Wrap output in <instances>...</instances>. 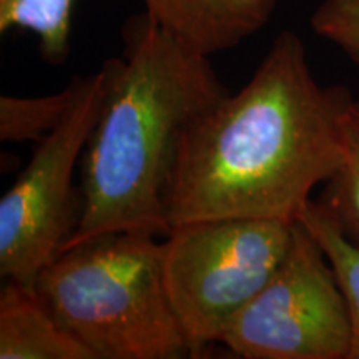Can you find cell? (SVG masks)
Listing matches in <instances>:
<instances>
[{"mask_svg": "<svg viewBox=\"0 0 359 359\" xmlns=\"http://www.w3.org/2000/svg\"><path fill=\"white\" fill-rule=\"evenodd\" d=\"M344 85H323L283 30L253 77L188 127L170 183V231L222 218L296 222L346 155Z\"/></svg>", "mask_w": 359, "mask_h": 359, "instance_id": "obj_1", "label": "cell"}, {"mask_svg": "<svg viewBox=\"0 0 359 359\" xmlns=\"http://www.w3.org/2000/svg\"><path fill=\"white\" fill-rule=\"evenodd\" d=\"M122 37V55L102 65L105 93L82 155V217L65 250L118 231L167 236L168 190L183 137L230 93L208 55L145 12L127 20Z\"/></svg>", "mask_w": 359, "mask_h": 359, "instance_id": "obj_2", "label": "cell"}, {"mask_svg": "<svg viewBox=\"0 0 359 359\" xmlns=\"http://www.w3.org/2000/svg\"><path fill=\"white\" fill-rule=\"evenodd\" d=\"M34 288L95 359L191 358L155 235L118 231L72 246L39 273Z\"/></svg>", "mask_w": 359, "mask_h": 359, "instance_id": "obj_3", "label": "cell"}, {"mask_svg": "<svg viewBox=\"0 0 359 359\" xmlns=\"http://www.w3.org/2000/svg\"><path fill=\"white\" fill-rule=\"evenodd\" d=\"M293 224L222 218L187 223L168 233L165 285L191 358L219 343L231 318L266 285L290 248Z\"/></svg>", "mask_w": 359, "mask_h": 359, "instance_id": "obj_4", "label": "cell"}, {"mask_svg": "<svg viewBox=\"0 0 359 359\" xmlns=\"http://www.w3.org/2000/svg\"><path fill=\"white\" fill-rule=\"evenodd\" d=\"M107 74L100 67L82 77L69 115L37 142L15 183L0 200V276L34 286L77 231L82 191L74 172L100 114Z\"/></svg>", "mask_w": 359, "mask_h": 359, "instance_id": "obj_5", "label": "cell"}, {"mask_svg": "<svg viewBox=\"0 0 359 359\" xmlns=\"http://www.w3.org/2000/svg\"><path fill=\"white\" fill-rule=\"evenodd\" d=\"M219 344L246 359H348L351 323L334 269L302 222L266 285L224 327Z\"/></svg>", "mask_w": 359, "mask_h": 359, "instance_id": "obj_6", "label": "cell"}, {"mask_svg": "<svg viewBox=\"0 0 359 359\" xmlns=\"http://www.w3.org/2000/svg\"><path fill=\"white\" fill-rule=\"evenodd\" d=\"M145 13L193 50L212 57L262 30L276 0H143Z\"/></svg>", "mask_w": 359, "mask_h": 359, "instance_id": "obj_7", "label": "cell"}, {"mask_svg": "<svg viewBox=\"0 0 359 359\" xmlns=\"http://www.w3.org/2000/svg\"><path fill=\"white\" fill-rule=\"evenodd\" d=\"M0 359H95L48 311L34 286L0 290Z\"/></svg>", "mask_w": 359, "mask_h": 359, "instance_id": "obj_8", "label": "cell"}, {"mask_svg": "<svg viewBox=\"0 0 359 359\" xmlns=\"http://www.w3.org/2000/svg\"><path fill=\"white\" fill-rule=\"evenodd\" d=\"M298 222L311 233L325 251L327 262L343 290L351 323V346L348 359H359V245L341 230L330 210L321 201H309Z\"/></svg>", "mask_w": 359, "mask_h": 359, "instance_id": "obj_9", "label": "cell"}, {"mask_svg": "<svg viewBox=\"0 0 359 359\" xmlns=\"http://www.w3.org/2000/svg\"><path fill=\"white\" fill-rule=\"evenodd\" d=\"M75 0H0V32L24 29L35 34L48 64H64L70 52Z\"/></svg>", "mask_w": 359, "mask_h": 359, "instance_id": "obj_10", "label": "cell"}, {"mask_svg": "<svg viewBox=\"0 0 359 359\" xmlns=\"http://www.w3.org/2000/svg\"><path fill=\"white\" fill-rule=\"evenodd\" d=\"M82 77H75L64 90L43 97H0V140L40 142L69 115L77 100Z\"/></svg>", "mask_w": 359, "mask_h": 359, "instance_id": "obj_11", "label": "cell"}, {"mask_svg": "<svg viewBox=\"0 0 359 359\" xmlns=\"http://www.w3.org/2000/svg\"><path fill=\"white\" fill-rule=\"evenodd\" d=\"M346 155L341 168L326 183L321 203L330 210L341 230L359 245V100L346 115Z\"/></svg>", "mask_w": 359, "mask_h": 359, "instance_id": "obj_12", "label": "cell"}, {"mask_svg": "<svg viewBox=\"0 0 359 359\" xmlns=\"http://www.w3.org/2000/svg\"><path fill=\"white\" fill-rule=\"evenodd\" d=\"M309 24L359 65V0H323Z\"/></svg>", "mask_w": 359, "mask_h": 359, "instance_id": "obj_13", "label": "cell"}]
</instances>
